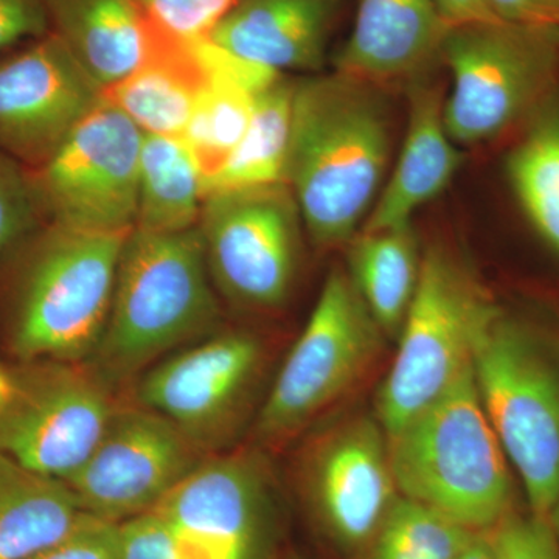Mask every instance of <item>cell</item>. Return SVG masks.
<instances>
[{
	"label": "cell",
	"instance_id": "cell-12",
	"mask_svg": "<svg viewBox=\"0 0 559 559\" xmlns=\"http://www.w3.org/2000/svg\"><path fill=\"white\" fill-rule=\"evenodd\" d=\"M205 455L156 412L119 404L91 457L66 484L84 513L121 524L156 509Z\"/></svg>",
	"mask_w": 559,
	"mask_h": 559
},
{
	"label": "cell",
	"instance_id": "cell-26",
	"mask_svg": "<svg viewBox=\"0 0 559 559\" xmlns=\"http://www.w3.org/2000/svg\"><path fill=\"white\" fill-rule=\"evenodd\" d=\"M514 193L536 230L559 250V119L532 128L509 159Z\"/></svg>",
	"mask_w": 559,
	"mask_h": 559
},
{
	"label": "cell",
	"instance_id": "cell-39",
	"mask_svg": "<svg viewBox=\"0 0 559 559\" xmlns=\"http://www.w3.org/2000/svg\"><path fill=\"white\" fill-rule=\"evenodd\" d=\"M549 520L551 522V527L555 530V535H557L559 543V498L557 503H555L554 510L550 511Z\"/></svg>",
	"mask_w": 559,
	"mask_h": 559
},
{
	"label": "cell",
	"instance_id": "cell-40",
	"mask_svg": "<svg viewBox=\"0 0 559 559\" xmlns=\"http://www.w3.org/2000/svg\"><path fill=\"white\" fill-rule=\"evenodd\" d=\"M559 32V31H558Z\"/></svg>",
	"mask_w": 559,
	"mask_h": 559
},
{
	"label": "cell",
	"instance_id": "cell-10",
	"mask_svg": "<svg viewBox=\"0 0 559 559\" xmlns=\"http://www.w3.org/2000/svg\"><path fill=\"white\" fill-rule=\"evenodd\" d=\"M300 226L286 183L205 194L198 227L216 293L246 310L282 307L296 282Z\"/></svg>",
	"mask_w": 559,
	"mask_h": 559
},
{
	"label": "cell",
	"instance_id": "cell-23",
	"mask_svg": "<svg viewBox=\"0 0 559 559\" xmlns=\"http://www.w3.org/2000/svg\"><path fill=\"white\" fill-rule=\"evenodd\" d=\"M412 224L359 231L348 249V275L382 334L399 336L421 270Z\"/></svg>",
	"mask_w": 559,
	"mask_h": 559
},
{
	"label": "cell",
	"instance_id": "cell-20",
	"mask_svg": "<svg viewBox=\"0 0 559 559\" xmlns=\"http://www.w3.org/2000/svg\"><path fill=\"white\" fill-rule=\"evenodd\" d=\"M50 32L105 91L127 79L170 38L142 0H47Z\"/></svg>",
	"mask_w": 559,
	"mask_h": 559
},
{
	"label": "cell",
	"instance_id": "cell-35",
	"mask_svg": "<svg viewBox=\"0 0 559 559\" xmlns=\"http://www.w3.org/2000/svg\"><path fill=\"white\" fill-rule=\"evenodd\" d=\"M500 22L559 31V0H487Z\"/></svg>",
	"mask_w": 559,
	"mask_h": 559
},
{
	"label": "cell",
	"instance_id": "cell-14",
	"mask_svg": "<svg viewBox=\"0 0 559 559\" xmlns=\"http://www.w3.org/2000/svg\"><path fill=\"white\" fill-rule=\"evenodd\" d=\"M261 355L260 342L246 331L209 334L146 369L135 404L167 418L209 454L229 436Z\"/></svg>",
	"mask_w": 559,
	"mask_h": 559
},
{
	"label": "cell",
	"instance_id": "cell-7",
	"mask_svg": "<svg viewBox=\"0 0 559 559\" xmlns=\"http://www.w3.org/2000/svg\"><path fill=\"white\" fill-rule=\"evenodd\" d=\"M559 32L491 21L450 28L441 60L451 73L444 124L452 142L498 138L546 91L558 66Z\"/></svg>",
	"mask_w": 559,
	"mask_h": 559
},
{
	"label": "cell",
	"instance_id": "cell-19",
	"mask_svg": "<svg viewBox=\"0 0 559 559\" xmlns=\"http://www.w3.org/2000/svg\"><path fill=\"white\" fill-rule=\"evenodd\" d=\"M443 108L439 84L412 81L409 120L399 160L359 231L407 226L423 205L450 187L463 156L448 134Z\"/></svg>",
	"mask_w": 559,
	"mask_h": 559
},
{
	"label": "cell",
	"instance_id": "cell-4",
	"mask_svg": "<svg viewBox=\"0 0 559 559\" xmlns=\"http://www.w3.org/2000/svg\"><path fill=\"white\" fill-rule=\"evenodd\" d=\"M401 498L439 511L471 532L510 514L509 460L489 423L473 364L443 395L388 436Z\"/></svg>",
	"mask_w": 559,
	"mask_h": 559
},
{
	"label": "cell",
	"instance_id": "cell-18",
	"mask_svg": "<svg viewBox=\"0 0 559 559\" xmlns=\"http://www.w3.org/2000/svg\"><path fill=\"white\" fill-rule=\"evenodd\" d=\"M341 0H235L205 38L280 73L319 72Z\"/></svg>",
	"mask_w": 559,
	"mask_h": 559
},
{
	"label": "cell",
	"instance_id": "cell-16",
	"mask_svg": "<svg viewBox=\"0 0 559 559\" xmlns=\"http://www.w3.org/2000/svg\"><path fill=\"white\" fill-rule=\"evenodd\" d=\"M307 476L323 524L348 547L374 539L399 491L388 436L369 418L330 433L312 452Z\"/></svg>",
	"mask_w": 559,
	"mask_h": 559
},
{
	"label": "cell",
	"instance_id": "cell-6",
	"mask_svg": "<svg viewBox=\"0 0 559 559\" xmlns=\"http://www.w3.org/2000/svg\"><path fill=\"white\" fill-rule=\"evenodd\" d=\"M496 310L484 286L452 253L426 250L399 352L378 392L385 436L403 428L471 367L477 336Z\"/></svg>",
	"mask_w": 559,
	"mask_h": 559
},
{
	"label": "cell",
	"instance_id": "cell-11",
	"mask_svg": "<svg viewBox=\"0 0 559 559\" xmlns=\"http://www.w3.org/2000/svg\"><path fill=\"white\" fill-rule=\"evenodd\" d=\"M0 414V454L68 481L91 457L114 411L110 385L87 364H24Z\"/></svg>",
	"mask_w": 559,
	"mask_h": 559
},
{
	"label": "cell",
	"instance_id": "cell-2",
	"mask_svg": "<svg viewBox=\"0 0 559 559\" xmlns=\"http://www.w3.org/2000/svg\"><path fill=\"white\" fill-rule=\"evenodd\" d=\"M128 234L44 223L0 266L5 340L22 364L90 362L108 325Z\"/></svg>",
	"mask_w": 559,
	"mask_h": 559
},
{
	"label": "cell",
	"instance_id": "cell-33",
	"mask_svg": "<svg viewBox=\"0 0 559 559\" xmlns=\"http://www.w3.org/2000/svg\"><path fill=\"white\" fill-rule=\"evenodd\" d=\"M123 559H183L170 530L154 511L121 522Z\"/></svg>",
	"mask_w": 559,
	"mask_h": 559
},
{
	"label": "cell",
	"instance_id": "cell-22",
	"mask_svg": "<svg viewBox=\"0 0 559 559\" xmlns=\"http://www.w3.org/2000/svg\"><path fill=\"white\" fill-rule=\"evenodd\" d=\"M66 481L0 454V559H28L69 535L83 518Z\"/></svg>",
	"mask_w": 559,
	"mask_h": 559
},
{
	"label": "cell",
	"instance_id": "cell-5",
	"mask_svg": "<svg viewBox=\"0 0 559 559\" xmlns=\"http://www.w3.org/2000/svg\"><path fill=\"white\" fill-rule=\"evenodd\" d=\"M471 364L530 511L549 518L559 498V333L498 307L477 336Z\"/></svg>",
	"mask_w": 559,
	"mask_h": 559
},
{
	"label": "cell",
	"instance_id": "cell-28",
	"mask_svg": "<svg viewBox=\"0 0 559 559\" xmlns=\"http://www.w3.org/2000/svg\"><path fill=\"white\" fill-rule=\"evenodd\" d=\"M474 533L439 511L399 498L374 536L371 559H457Z\"/></svg>",
	"mask_w": 559,
	"mask_h": 559
},
{
	"label": "cell",
	"instance_id": "cell-21",
	"mask_svg": "<svg viewBox=\"0 0 559 559\" xmlns=\"http://www.w3.org/2000/svg\"><path fill=\"white\" fill-rule=\"evenodd\" d=\"M207 84L194 40L170 36L142 68L106 87L103 98L145 134L182 135Z\"/></svg>",
	"mask_w": 559,
	"mask_h": 559
},
{
	"label": "cell",
	"instance_id": "cell-24",
	"mask_svg": "<svg viewBox=\"0 0 559 559\" xmlns=\"http://www.w3.org/2000/svg\"><path fill=\"white\" fill-rule=\"evenodd\" d=\"M202 204L204 176L186 139L143 132L135 229H193L200 224Z\"/></svg>",
	"mask_w": 559,
	"mask_h": 559
},
{
	"label": "cell",
	"instance_id": "cell-8",
	"mask_svg": "<svg viewBox=\"0 0 559 559\" xmlns=\"http://www.w3.org/2000/svg\"><path fill=\"white\" fill-rule=\"evenodd\" d=\"M382 336L348 272L340 266L331 270L261 406L257 418L261 439L293 436L347 393L377 359Z\"/></svg>",
	"mask_w": 559,
	"mask_h": 559
},
{
	"label": "cell",
	"instance_id": "cell-31",
	"mask_svg": "<svg viewBox=\"0 0 559 559\" xmlns=\"http://www.w3.org/2000/svg\"><path fill=\"white\" fill-rule=\"evenodd\" d=\"M154 22L182 40L205 38L235 0H142Z\"/></svg>",
	"mask_w": 559,
	"mask_h": 559
},
{
	"label": "cell",
	"instance_id": "cell-32",
	"mask_svg": "<svg viewBox=\"0 0 559 559\" xmlns=\"http://www.w3.org/2000/svg\"><path fill=\"white\" fill-rule=\"evenodd\" d=\"M28 559H123L120 524L84 513L69 535Z\"/></svg>",
	"mask_w": 559,
	"mask_h": 559
},
{
	"label": "cell",
	"instance_id": "cell-17",
	"mask_svg": "<svg viewBox=\"0 0 559 559\" xmlns=\"http://www.w3.org/2000/svg\"><path fill=\"white\" fill-rule=\"evenodd\" d=\"M447 33L436 0H358L334 72L378 87L423 79L441 60Z\"/></svg>",
	"mask_w": 559,
	"mask_h": 559
},
{
	"label": "cell",
	"instance_id": "cell-30",
	"mask_svg": "<svg viewBox=\"0 0 559 559\" xmlns=\"http://www.w3.org/2000/svg\"><path fill=\"white\" fill-rule=\"evenodd\" d=\"M498 559H559V543L549 518L511 511L488 530Z\"/></svg>",
	"mask_w": 559,
	"mask_h": 559
},
{
	"label": "cell",
	"instance_id": "cell-37",
	"mask_svg": "<svg viewBox=\"0 0 559 559\" xmlns=\"http://www.w3.org/2000/svg\"><path fill=\"white\" fill-rule=\"evenodd\" d=\"M457 559H498L488 532H476Z\"/></svg>",
	"mask_w": 559,
	"mask_h": 559
},
{
	"label": "cell",
	"instance_id": "cell-27",
	"mask_svg": "<svg viewBox=\"0 0 559 559\" xmlns=\"http://www.w3.org/2000/svg\"><path fill=\"white\" fill-rule=\"evenodd\" d=\"M257 95L235 84L209 81L182 138L189 143L205 180L224 167L245 139Z\"/></svg>",
	"mask_w": 559,
	"mask_h": 559
},
{
	"label": "cell",
	"instance_id": "cell-29",
	"mask_svg": "<svg viewBox=\"0 0 559 559\" xmlns=\"http://www.w3.org/2000/svg\"><path fill=\"white\" fill-rule=\"evenodd\" d=\"M44 223L31 171L0 150V266Z\"/></svg>",
	"mask_w": 559,
	"mask_h": 559
},
{
	"label": "cell",
	"instance_id": "cell-15",
	"mask_svg": "<svg viewBox=\"0 0 559 559\" xmlns=\"http://www.w3.org/2000/svg\"><path fill=\"white\" fill-rule=\"evenodd\" d=\"M102 100L53 32L17 44L0 53V150L38 168Z\"/></svg>",
	"mask_w": 559,
	"mask_h": 559
},
{
	"label": "cell",
	"instance_id": "cell-38",
	"mask_svg": "<svg viewBox=\"0 0 559 559\" xmlns=\"http://www.w3.org/2000/svg\"><path fill=\"white\" fill-rule=\"evenodd\" d=\"M17 382L14 371L3 369L0 366V414L10 406L16 395Z\"/></svg>",
	"mask_w": 559,
	"mask_h": 559
},
{
	"label": "cell",
	"instance_id": "cell-1",
	"mask_svg": "<svg viewBox=\"0 0 559 559\" xmlns=\"http://www.w3.org/2000/svg\"><path fill=\"white\" fill-rule=\"evenodd\" d=\"M392 127L381 87L342 73L296 80L286 183L320 249L347 245L381 193Z\"/></svg>",
	"mask_w": 559,
	"mask_h": 559
},
{
	"label": "cell",
	"instance_id": "cell-9",
	"mask_svg": "<svg viewBox=\"0 0 559 559\" xmlns=\"http://www.w3.org/2000/svg\"><path fill=\"white\" fill-rule=\"evenodd\" d=\"M143 132L105 98L31 178L46 223L92 234L135 227Z\"/></svg>",
	"mask_w": 559,
	"mask_h": 559
},
{
	"label": "cell",
	"instance_id": "cell-34",
	"mask_svg": "<svg viewBox=\"0 0 559 559\" xmlns=\"http://www.w3.org/2000/svg\"><path fill=\"white\" fill-rule=\"evenodd\" d=\"M49 32L47 0H0V53Z\"/></svg>",
	"mask_w": 559,
	"mask_h": 559
},
{
	"label": "cell",
	"instance_id": "cell-3",
	"mask_svg": "<svg viewBox=\"0 0 559 559\" xmlns=\"http://www.w3.org/2000/svg\"><path fill=\"white\" fill-rule=\"evenodd\" d=\"M219 320L200 227H134L121 250L108 325L87 366L112 388L215 333Z\"/></svg>",
	"mask_w": 559,
	"mask_h": 559
},
{
	"label": "cell",
	"instance_id": "cell-13",
	"mask_svg": "<svg viewBox=\"0 0 559 559\" xmlns=\"http://www.w3.org/2000/svg\"><path fill=\"white\" fill-rule=\"evenodd\" d=\"M259 463L205 459L156 509L183 559H270L274 511Z\"/></svg>",
	"mask_w": 559,
	"mask_h": 559
},
{
	"label": "cell",
	"instance_id": "cell-36",
	"mask_svg": "<svg viewBox=\"0 0 559 559\" xmlns=\"http://www.w3.org/2000/svg\"><path fill=\"white\" fill-rule=\"evenodd\" d=\"M436 3L448 31L462 25L498 21L492 16L487 0H436Z\"/></svg>",
	"mask_w": 559,
	"mask_h": 559
},
{
	"label": "cell",
	"instance_id": "cell-25",
	"mask_svg": "<svg viewBox=\"0 0 559 559\" xmlns=\"http://www.w3.org/2000/svg\"><path fill=\"white\" fill-rule=\"evenodd\" d=\"M294 91L296 80L283 75L257 95L245 139L224 167L205 180L204 197L213 191L286 183Z\"/></svg>",
	"mask_w": 559,
	"mask_h": 559
}]
</instances>
